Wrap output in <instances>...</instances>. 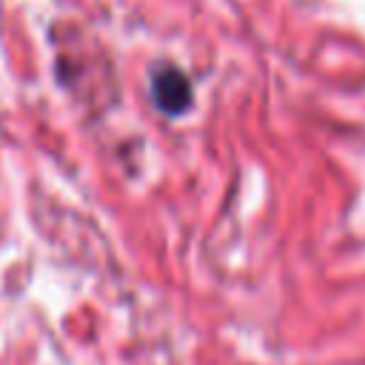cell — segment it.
<instances>
[{
  "label": "cell",
  "instance_id": "1",
  "mask_svg": "<svg viewBox=\"0 0 365 365\" xmlns=\"http://www.w3.org/2000/svg\"><path fill=\"white\" fill-rule=\"evenodd\" d=\"M151 100L165 117H180L191 108L194 103V88L191 80L185 77L182 68L163 63L151 71Z\"/></svg>",
  "mask_w": 365,
  "mask_h": 365
}]
</instances>
